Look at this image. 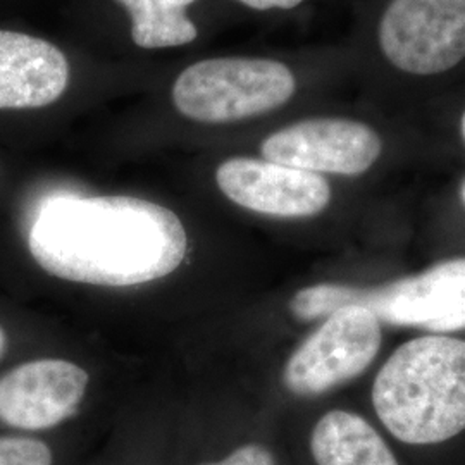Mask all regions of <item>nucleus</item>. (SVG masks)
Segmentation results:
<instances>
[{
  "label": "nucleus",
  "instance_id": "nucleus-1",
  "mask_svg": "<svg viewBox=\"0 0 465 465\" xmlns=\"http://www.w3.org/2000/svg\"><path fill=\"white\" fill-rule=\"evenodd\" d=\"M28 249L55 278L128 288L174 272L188 238L180 217L149 200L57 195L38 207Z\"/></svg>",
  "mask_w": 465,
  "mask_h": 465
},
{
  "label": "nucleus",
  "instance_id": "nucleus-2",
  "mask_svg": "<svg viewBox=\"0 0 465 465\" xmlns=\"http://www.w3.org/2000/svg\"><path fill=\"white\" fill-rule=\"evenodd\" d=\"M384 428L409 445H436L465 430V340L424 334L400 345L372 384Z\"/></svg>",
  "mask_w": 465,
  "mask_h": 465
},
{
  "label": "nucleus",
  "instance_id": "nucleus-3",
  "mask_svg": "<svg viewBox=\"0 0 465 465\" xmlns=\"http://www.w3.org/2000/svg\"><path fill=\"white\" fill-rule=\"evenodd\" d=\"M362 305L382 324L431 332L465 330V257L449 259L380 286L317 282L299 290L288 309L299 321L324 319L341 307Z\"/></svg>",
  "mask_w": 465,
  "mask_h": 465
},
{
  "label": "nucleus",
  "instance_id": "nucleus-4",
  "mask_svg": "<svg viewBox=\"0 0 465 465\" xmlns=\"http://www.w3.org/2000/svg\"><path fill=\"white\" fill-rule=\"evenodd\" d=\"M295 90V76L282 63L221 57L186 67L173 86V102L193 121L232 123L282 107Z\"/></svg>",
  "mask_w": 465,
  "mask_h": 465
},
{
  "label": "nucleus",
  "instance_id": "nucleus-5",
  "mask_svg": "<svg viewBox=\"0 0 465 465\" xmlns=\"http://www.w3.org/2000/svg\"><path fill=\"white\" fill-rule=\"evenodd\" d=\"M381 322L362 305H347L311 332L286 361L282 382L297 397H319L359 378L378 357Z\"/></svg>",
  "mask_w": 465,
  "mask_h": 465
},
{
  "label": "nucleus",
  "instance_id": "nucleus-6",
  "mask_svg": "<svg viewBox=\"0 0 465 465\" xmlns=\"http://www.w3.org/2000/svg\"><path fill=\"white\" fill-rule=\"evenodd\" d=\"M378 44L401 73H447L465 59V0H391L378 25Z\"/></svg>",
  "mask_w": 465,
  "mask_h": 465
},
{
  "label": "nucleus",
  "instance_id": "nucleus-7",
  "mask_svg": "<svg viewBox=\"0 0 465 465\" xmlns=\"http://www.w3.org/2000/svg\"><path fill=\"white\" fill-rule=\"evenodd\" d=\"M381 136L347 117H312L269 134L261 145L266 161L316 174L359 176L376 164Z\"/></svg>",
  "mask_w": 465,
  "mask_h": 465
},
{
  "label": "nucleus",
  "instance_id": "nucleus-8",
  "mask_svg": "<svg viewBox=\"0 0 465 465\" xmlns=\"http://www.w3.org/2000/svg\"><path fill=\"white\" fill-rule=\"evenodd\" d=\"M216 182L236 205L264 216H317L331 202V186L322 174L266 159H228L217 167Z\"/></svg>",
  "mask_w": 465,
  "mask_h": 465
},
{
  "label": "nucleus",
  "instance_id": "nucleus-9",
  "mask_svg": "<svg viewBox=\"0 0 465 465\" xmlns=\"http://www.w3.org/2000/svg\"><path fill=\"white\" fill-rule=\"evenodd\" d=\"M88 386V372L63 359H38L0 378V422L42 431L74 416Z\"/></svg>",
  "mask_w": 465,
  "mask_h": 465
},
{
  "label": "nucleus",
  "instance_id": "nucleus-10",
  "mask_svg": "<svg viewBox=\"0 0 465 465\" xmlns=\"http://www.w3.org/2000/svg\"><path fill=\"white\" fill-rule=\"evenodd\" d=\"M69 82L66 55L47 40L0 30V109H36Z\"/></svg>",
  "mask_w": 465,
  "mask_h": 465
},
{
  "label": "nucleus",
  "instance_id": "nucleus-11",
  "mask_svg": "<svg viewBox=\"0 0 465 465\" xmlns=\"http://www.w3.org/2000/svg\"><path fill=\"white\" fill-rule=\"evenodd\" d=\"M311 451L317 465H399L380 432L347 411H331L317 420Z\"/></svg>",
  "mask_w": 465,
  "mask_h": 465
},
{
  "label": "nucleus",
  "instance_id": "nucleus-12",
  "mask_svg": "<svg viewBox=\"0 0 465 465\" xmlns=\"http://www.w3.org/2000/svg\"><path fill=\"white\" fill-rule=\"evenodd\" d=\"M132 17V38L142 49L180 47L197 38L186 7L195 0H116Z\"/></svg>",
  "mask_w": 465,
  "mask_h": 465
},
{
  "label": "nucleus",
  "instance_id": "nucleus-13",
  "mask_svg": "<svg viewBox=\"0 0 465 465\" xmlns=\"http://www.w3.org/2000/svg\"><path fill=\"white\" fill-rule=\"evenodd\" d=\"M0 465H52V451L40 440L0 436Z\"/></svg>",
  "mask_w": 465,
  "mask_h": 465
},
{
  "label": "nucleus",
  "instance_id": "nucleus-14",
  "mask_svg": "<svg viewBox=\"0 0 465 465\" xmlns=\"http://www.w3.org/2000/svg\"><path fill=\"white\" fill-rule=\"evenodd\" d=\"M203 465H276L269 450L261 445H245L234 450L224 460Z\"/></svg>",
  "mask_w": 465,
  "mask_h": 465
},
{
  "label": "nucleus",
  "instance_id": "nucleus-15",
  "mask_svg": "<svg viewBox=\"0 0 465 465\" xmlns=\"http://www.w3.org/2000/svg\"><path fill=\"white\" fill-rule=\"evenodd\" d=\"M255 11H269V9H293L303 0H238Z\"/></svg>",
  "mask_w": 465,
  "mask_h": 465
},
{
  "label": "nucleus",
  "instance_id": "nucleus-16",
  "mask_svg": "<svg viewBox=\"0 0 465 465\" xmlns=\"http://www.w3.org/2000/svg\"><path fill=\"white\" fill-rule=\"evenodd\" d=\"M5 345H7V338H5V332H4V330L0 328V355L4 353V350H5Z\"/></svg>",
  "mask_w": 465,
  "mask_h": 465
},
{
  "label": "nucleus",
  "instance_id": "nucleus-17",
  "mask_svg": "<svg viewBox=\"0 0 465 465\" xmlns=\"http://www.w3.org/2000/svg\"><path fill=\"white\" fill-rule=\"evenodd\" d=\"M460 199H462V203L465 205V178L460 183Z\"/></svg>",
  "mask_w": 465,
  "mask_h": 465
},
{
  "label": "nucleus",
  "instance_id": "nucleus-18",
  "mask_svg": "<svg viewBox=\"0 0 465 465\" xmlns=\"http://www.w3.org/2000/svg\"><path fill=\"white\" fill-rule=\"evenodd\" d=\"M460 132H462V138H464L465 142V111L464 114H462V119H460Z\"/></svg>",
  "mask_w": 465,
  "mask_h": 465
}]
</instances>
